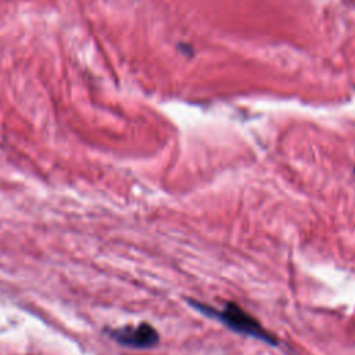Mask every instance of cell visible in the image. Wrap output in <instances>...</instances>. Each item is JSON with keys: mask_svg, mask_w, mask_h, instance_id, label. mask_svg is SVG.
I'll return each mask as SVG.
<instances>
[{"mask_svg": "<svg viewBox=\"0 0 355 355\" xmlns=\"http://www.w3.org/2000/svg\"><path fill=\"white\" fill-rule=\"evenodd\" d=\"M186 301L193 309L198 311L205 318L218 320L219 323H222L229 330H232L237 334L252 337V338L259 340L272 347H277L280 344L279 338L273 333L268 331L259 320H257L252 315L245 312L236 302L227 301L223 304L222 309H215L211 305L200 302L194 298H186Z\"/></svg>", "mask_w": 355, "mask_h": 355, "instance_id": "obj_1", "label": "cell"}, {"mask_svg": "<svg viewBox=\"0 0 355 355\" xmlns=\"http://www.w3.org/2000/svg\"><path fill=\"white\" fill-rule=\"evenodd\" d=\"M110 337L121 345L130 348H153L159 343V333L150 323H139L136 326H123L108 331Z\"/></svg>", "mask_w": 355, "mask_h": 355, "instance_id": "obj_2", "label": "cell"}, {"mask_svg": "<svg viewBox=\"0 0 355 355\" xmlns=\"http://www.w3.org/2000/svg\"><path fill=\"white\" fill-rule=\"evenodd\" d=\"M354 173H355V166H354Z\"/></svg>", "mask_w": 355, "mask_h": 355, "instance_id": "obj_3", "label": "cell"}]
</instances>
